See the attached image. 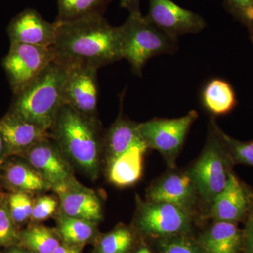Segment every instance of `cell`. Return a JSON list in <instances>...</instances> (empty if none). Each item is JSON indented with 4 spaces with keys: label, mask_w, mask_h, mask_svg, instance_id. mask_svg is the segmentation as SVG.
Instances as JSON below:
<instances>
[{
    "label": "cell",
    "mask_w": 253,
    "mask_h": 253,
    "mask_svg": "<svg viewBox=\"0 0 253 253\" xmlns=\"http://www.w3.org/2000/svg\"><path fill=\"white\" fill-rule=\"evenodd\" d=\"M55 60L64 68L89 66L99 68L123 59L120 27L111 26L104 16L71 22L55 21Z\"/></svg>",
    "instance_id": "cell-1"
},
{
    "label": "cell",
    "mask_w": 253,
    "mask_h": 253,
    "mask_svg": "<svg viewBox=\"0 0 253 253\" xmlns=\"http://www.w3.org/2000/svg\"><path fill=\"white\" fill-rule=\"evenodd\" d=\"M49 133L66 157L90 177L96 178L104 146L96 117L84 116L63 104Z\"/></svg>",
    "instance_id": "cell-2"
},
{
    "label": "cell",
    "mask_w": 253,
    "mask_h": 253,
    "mask_svg": "<svg viewBox=\"0 0 253 253\" xmlns=\"http://www.w3.org/2000/svg\"><path fill=\"white\" fill-rule=\"evenodd\" d=\"M66 69L54 60L31 83L14 94L9 112L49 131L64 104Z\"/></svg>",
    "instance_id": "cell-3"
},
{
    "label": "cell",
    "mask_w": 253,
    "mask_h": 253,
    "mask_svg": "<svg viewBox=\"0 0 253 253\" xmlns=\"http://www.w3.org/2000/svg\"><path fill=\"white\" fill-rule=\"evenodd\" d=\"M119 27L123 59L128 61L137 76H141L145 64L151 58L173 54L177 49V40L154 26L141 12L129 14Z\"/></svg>",
    "instance_id": "cell-4"
},
{
    "label": "cell",
    "mask_w": 253,
    "mask_h": 253,
    "mask_svg": "<svg viewBox=\"0 0 253 253\" xmlns=\"http://www.w3.org/2000/svg\"><path fill=\"white\" fill-rule=\"evenodd\" d=\"M219 129L215 121L211 120L206 146L189 171L199 197L209 206L225 187L235 164Z\"/></svg>",
    "instance_id": "cell-5"
},
{
    "label": "cell",
    "mask_w": 253,
    "mask_h": 253,
    "mask_svg": "<svg viewBox=\"0 0 253 253\" xmlns=\"http://www.w3.org/2000/svg\"><path fill=\"white\" fill-rule=\"evenodd\" d=\"M136 226L141 233L165 239L188 235L192 227V212L167 204L139 201Z\"/></svg>",
    "instance_id": "cell-6"
},
{
    "label": "cell",
    "mask_w": 253,
    "mask_h": 253,
    "mask_svg": "<svg viewBox=\"0 0 253 253\" xmlns=\"http://www.w3.org/2000/svg\"><path fill=\"white\" fill-rule=\"evenodd\" d=\"M198 117L199 113L193 110L180 118H154L138 123V129L149 149L159 151L173 167L190 128Z\"/></svg>",
    "instance_id": "cell-7"
},
{
    "label": "cell",
    "mask_w": 253,
    "mask_h": 253,
    "mask_svg": "<svg viewBox=\"0 0 253 253\" xmlns=\"http://www.w3.org/2000/svg\"><path fill=\"white\" fill-rule=\"evenodd\" d=\"M55 59L52 47L11 43L1 61L13 94L22 90Z\"/></svg>",
    "instance_id": "cell-8"
},
{
    "label": "cell",
    "mask_w": 253,
    "mask_h": 253,
    "mask_svg": "<svg viewBox=\"0 0 253 253\" xmlns=\"http://www.w3.org/2000/svg\"><path fill=\"white\" fill-rule=\"evenodd\" d=\"M66 69L63 87L64 104L84 116L96 117L99 96L98 68L78 66Z\"/></svg>",
    "instance_id": "cell-9"
},
{
    "label": "cell",
    "mask_w": 253,
    "mask_h": 253,
    "mask_svg": "<svg viewBox=\"0 0 253 253\" xmlns=\"http://www.w3.org/2000/svg\"><path fill=\"white\" fill-rule=\"evenodd\" d=\"M18 157L38 171L51 189L76 179L66 155L51 137L35 144Z\"/></svg>",
    "instance_id": "cell-10"
},
{
    "label": "cell",
    "mask_w": 253,
    "mask_h": 253,
    "mask_svg": "<svg viewBox=\"0 0 253 253\" xmlns=\"http://www.w3.org/2000/svg\"><path fill=\"white\" fill-rule=\"evenodd\" d=\"M146 16L154 26L176 40L183 35L199 33L207 25L202 16L171 0H149Z\"/></svg>",
    "instance_id": "cell-11"
},
{
    "label": "cell",
    "mask_w": 253,
    "mask_h": 253,
    "mask_svg": "<svg viewBox=\"0 0 253 253\" xmlns=\"http://www.w3.org/2000/svg\"><path fill=\"white\" fill-rule=\"evenodd\" d=\"M253 190L234 173L229 175L224 189L210 206L208 217L214 221L244 222L252 204Z\"/></svg>",
    "instance_id": "cell-12"
},
{
    "label": "cell",
    "mask_w": 253,
    "mask_h": 253,
    "mask_svg": "<svg viewBox=\"0 0 253 253\" xmlns=\"http://www.w3.org/2000/svg\"><path fill=\"white\" fill-rule=\"evenodd\" d=\"M61 213L68 217L97 223L103 219L101 200L94 191L74 180L54 188Z\"/></svg>",
    "instance_id": "cell-13"
},
{
    "label": "cell",
    "mask_w": 253,
    "mask_h": 253,
    "mask_svg": "<svg viewBox=\"0 0 253 253\" xmlns=\"http://www.w3.org/2000/svg\"><path fill=\"white\" fill-rule=\"evenodd\" d=\"M11 43L52 47L56 38V23H49L33 9H26L15 16L7 28Z\"/></svg>",
    "instance_id": "cell-14"
},
{
    "label": "cell",
    "mask_w": 253,
    "mask_h": 253,
    "mask_svg": "<svg viewBox=\"0 0 253 253\" xmlns=\"http://www.w3.org/2000/svg\"><path fill=\"white\" fill-rule=\"evenodd\" d=\"M199 196L189 172H173L158 179L149 190V201L167 203L192 212Z\"/></svg>",
    "instance_id": "cell-15"
},
{
    "label": "cell",
    "mask_w": 253,
    "mask_h": 253,
    "mask_svg": "<svg viewBox=\"0 0 253 253\" xmlns=\"http://www.w3.org/2000/svg\"><path fill=\"white\" fill-rule=\"evenodd\" d=\"M0 134L6 145L8 157L19 156L35 144L51 137L49 131L9 111L0 120Z\"/></svg>",
    "instance_id": "cell-16"
},
{
    "label": "cell",
    "mask_w": 253,
    "mask_h": 253,
    "mask_svg": "<svg viewBox=\"0 0 253 253\" xmlns=\"http://www.w3.org/2000/svg\"><path fill=\"white\" fill-rule=\"evenodd\" d=\"M197 242L203 253H244V232L236 223L214 221Z\"/></svg>",
    "instance_id": "cell-17"
},
{
    "label": "cell",
    "mask_w": 253,
    "mask_h": 253,
    "mask_svg": "<svg viewBox=\"0 0 253 253\" xmlns=\"http://www.w3.org/2000/svg\"><path fill=\"white\" fill-rule=\"evenodd\" d=\"M135 146H148L138 129V123L119 116L104 136L103 147L107 163Z\"/></svg>",
    "instance_id": "cell-18"
},
{
    "label": "cell",
    "mask_w": 253,
    "mask_h": 253,
    "mask_svg": "<svg viewBox=\"0 0 253 253\" xmlns=\"http://www.w3.org/2000/svg\"><path fill=\"white\" fill-rule=\"evenodd\" d=\"M148 146H135L108 163L109 181L118 187L136 184L142 176L143 159Z\"/></svg>",
    "instance_id": "cell-19"
},
{
    "label": "cell",
    "mask_w": 253,
    "mask_h": 253,
    "mask_svg": "<svg viewBox=\"0 0 253 253\" xmlns=\"http://www.w3.org/2000/svg\"><path fill=\"white\" fill-rule=\"evenodd\" d=\"M200 96L203 107L214 116L229 114L238 104L234 87L222 78L209 80L203 86Z\"/></svg>",
    "instance_id": "cell-20"
},
{
    "label": "cell",
    "mask_w": 253,
    "mask_h": 253,
    "mask_svg": "<svg viewBox=\"0 0 253 253\" xmlns=\"http://www.w3.org/2000/svg\"><path fill=\"white\" fill-rule=\"evenodd\" d=\"M1 168L4 182L14 191L32 193L51 189L45 179L27 162L6 161Z\"/></svg>",
    "instance_id": "cell-21"
},
{
    "label": "cell",
    "mask_w": 253,
    "mask_h": 253,
    "mask_svg": "<svg viewBox=\"0 0 253 253\" xmlns=\"http://www.w3.org/2000/svg\"><path fill=\"white\" fill-rule=\"evenodd\" d=\"M56 21L66 23L96 16H104L112 0H57Z\"/></svg>",
    "instance_id": "cell-22"
},
{
    "label": "cell",
    "mask_w": 253,
    "mask_h": 253,
    "mask_svg": "<svg viewBox=\"0 0 253 253\" xmlns=\"http://www.w3.org/2000/svg\"><path fill=\"white\" fill-rule=\"evenodd\" d=\"M57 232L65 244L80 246L93 239L96 231V223L59 214Z\"/></svg>",
    "instance_id": "cell-23"
},
{
    "label": "cell",
    "mask_w": 253,
    "mask_h": 253,
    "mask_svg": "<svg viewBox=\"0 0 253 253\" xmlns=\"http://www.w3.org/2000/svg\"><path fill=\"white\" fill-rule=\"evenodd\" d=\"M59 234L45 226L33 225L20 233V246L33 253H52L61 244Z\"/></svg>",
    "instance_id": "cell-24"
},
{
    "label": "cell",
    "mask_w": 253,
    "mask_h": 253,
    "mask_svg": "<svg viewBox=\"0 0 253 253\" xmlns=\"http://www.w3.org/2000/svg\"><path fill=\"white\" fill-rule=\"evenodd\" d=\"M134 244L132 231L121 226L98 240L94 253H128Z\"/></svg>",
    "instance_id": "cell-25"
},
{
    "label": "cell",
    "mask_w": 253,
    "mask_h": 253,
    "mask_svg": "<svg viewBox=\"0 0 253 253\" xmlns=\"http://www.w3.org/2000/svg\"><path fill=\"white\" fill-rule=\"evenodd\" d=\"M6 202L11 217L17 225L31 219L34 201L30 193L13 191L6 196Z\"/></svg>",
    "instance_id": "cell-26"
},
{
    "label": "cell",
    "mask_w": 253,
    "mask_h": 253,
    "mask_svg": "<svg viewBox=\"0 0 253 253\" xmlns=\"http://www.w3.org/2000/svg\"><path fill=\"white\" fill-rule=\"evenodd\" d=\"M18 225L13 220L6 199L0 206V248H10L20 244Z\"/></svg>",
    "instance_id": "cell-27"
},
{
    "label": "cell",
    "mask_w": 253,
    "mask_h": 253,
    "mask_svg": "<svg viewBox=\"0 0 253 253\" xmlns=\"http://www.w3.org/2000/svg\"><path fill=\"white\" fill-rule=\"evenodd\" d=\"M224 6L249 33L253 44V0H224Z\"/></svg>",
    "instance_id": "cell-28"
},
{
    "label": "cell",
    "mask_w": 253,
    "mask_h": 253,
    "mask_svg": "<svg viewBox=\"0 0 253 253\" xmlns=\"http://www.w3.org/2000/svg\"><path fill=\"white\" fill-rule=\"evenodd\" d=\"M220 135L234 163L253 166V141H241L219 129Z\"/></svg>",
    "instance_id": "cell-29"
},
{
    "label": "cell",
    "mask_w": 253,
    "mask_h": 253,
    "mask_svg": "<svg viewBox=\"0 0 253 253\" xmlns=\"http://www.w3.org/2000/svg\"><path fill=\"white\" fill-rule=\"evenodd\" d=\"M161 253H203L198 242L187 235L161 239Z\"/></svg>",
    "instance_id": "cell-30"
},
{
    "label": "cell",
    "mask_w": 253,
    "mask_h": 253,
    "mask_svg": "<svg viewBox=\"0 0 253 253\" xmlns=\"http://www.w3.org/2000/svg\"><path fill=\"white\" fill-rule=\"evenodd\" d=\"M59 208V201L53 196L44 195L34 201L31 220L33 222L44 221L54 215Z\"/></svg>",
    "instance_id": "cell-31"
},
{
    "label": "cell",
    "mask_w": 253,
    "mask_h": 253,
    "mask_svg": "<svg viewBox=\"0 0 253 253\" xmlns=\"http://www.w3.org/2000/svg\"><path fill=\"white\" fill-rule=\"evenodd\" d=\"M244 223V253H253V199Z\"/></svg>",
    "instance_id": "cell-32"
},
{
    "label": "cell",
    "mask_w": 253,
    "mask_h": 253,
    "mask_svg": "<svg viewBox=\"0 0 253 253\" xmlns=\"http://www.w3.org/2000/svg\"><path fill=\"white\" fill-rule=\"evenodd\" d=\"M121 7L128 10L129 14L140 13V0H120Z\"/></svg>",
    "instance_id": "cell-33"
},
{
    "label": "cell",
    "mask_w": 253,
    "mask_h": 253,
    "mask_svg": "<svg viewBox=\"0 0 253 253\" xmlns=\"http://www.w3.org/2000/svg\"><path fill=\"white\" fill-rule=\"evenodd\" d=\"M52 253H81L79 247L67 244H60Z\"/></svg>",
    "instance_id": "cell-34"
},
{
    "label": "cell",
    "mask_w": 253,
    "mask_h": 253,
    "mask_svg": "<svg viewBox=\"0 0 253 253\" xmlns=\"http://www.w3.org/2000/svg\"><path fill=\"white\" fill-rule=\"evenodd\" d=\"M6 158H8V155L6 145L2 136L0 134V168L2 167L4 163L6 162Z\"/></svg>",
    "instance_id": "cell-35"
},
{
    "label": "cell",
    "mask_w": 253,
    "mask_h": 253,
    "mask_svg": "<svg viewBox=\"0 0 253 253\" xmlns=\"http://www.w3.org/2000/svg\"><path fill=\"white\" fill-rule=\"evenodd\" d=\"M9 250L6 253H31L28 249H25L23 246L18 245V246H11L8 248Z\"/></svg>",
    "instance_id": "cell-36"
},
{
    "label": "cell",
    "mask_w": 253,
    "mask_h": 253,
    "mask_svg": "<svg viewBox=\"0 0 253 253\" xmlns=\"http://www.w3.org/2000/svg\"><path fill=\"white\" fill-rule=\"evenodd\" d=\"M135 253H153L151 252V250L149 249V248L146 247V246H142L140 249L137 250L136 251Z\"/></svg>",
    "instance_id": "cell-37"
},
{
    "label": "cell",
    "mask_w": 253,
    "mask_h": 253,
    "mask_svg": "<svg viewBox=\"0 0 253 253\" xmlns=\"http://www.w3.org/2000/svg\"><path fill=\"white\" fill-rule=\"evenodd\" d=\"M6 199V196L2 192L1 189H0V206L2 205L4 202L5 200Z\"/></svg>",
    "instance_id": "cell-38"
}]
</instances>
